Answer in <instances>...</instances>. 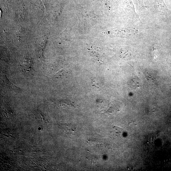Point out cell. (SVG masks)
Segmentation results:
<instances>
[{
	"label": "cell",
	"instance_id": "obj_1",
	"mask_svg": "<svg viewBox=\"0 0 171 171\" xmlns=\"http://www.w3.org/2000/svg\"><path fill=\"white\" fill-rule=\"evenodd\" d=\"M20 70L23 73L29 74L33 71V67L32 63L30 61H24L20 65Z\"/></svg>",
	"mask_w": 171,
	"mask_h": 171
},
{
	"label": "cell",
	"instance_id": "obj_2",
	"mask_svg": "<svg viewBox=\"0 0 171 171\" xmlns=\"http://www.w3.org/2000/svg\"><path fill=\"white\" fill-rule=\"evenodd\" d=\"M129 83L132 88L135 90L140 88V82L138 78L135 77L132 78Z\"/></svg>",
	"mask_w": 171,
	"mask_h": 171
},
{
	"label": "cell",
	"instance_id": "obj_3",
	"mask_svg": "<svg viewBox=\"0 0 171 171\" xmlns=\"http://www.w3.org/2000/svg\"><path fill=\"white\" fill-rule=\"evenodd\" d=\"M138 1L139 11H141L145 10L146 8L144 5L143 0H138Z\"/></svg>",
	"mask_w": 171,
	"mask_h": 171
},
{
	"label": "cell",
	"instance_id": "obj_4",
	"mask_svg": "<svg viewBox=\"0 0 171 171\" xmlns=\"http://www.w3.org/2000/svg\"><path fill=\"white\" fill-rule=\"evenodd\" d=\"M115 130L116 131H117L120 133L121 132H122V130H121V129L120 128H118V127H115Z\"/></svg>",
	"mask_w": 171,
	"mask_h": 171
}]
</instances>
